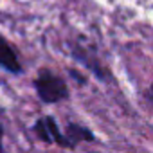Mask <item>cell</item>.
<instances>
[{
    "label": "cell",
    "mask_w": 153,
    "mask_h": 153,
    "mask_svg": "<svg viewBox=\"0 0 153 153\" xmlns=\"http://www.w3.org/2000/svg\"><path fill=\"white\" fill-rule=\"evenodd\" d=\"M33 87H34L38 99L43 105H58V103L68 99V96H70L67 81L51 68L38 70L36 78L33 79Z\"/></svg>",
    "instance_id": "6da1fadb"
},
{
    "label": "cell",
    "mask_w": 153,
    "mask_h": 153,
    "mask_svg": "<svg viewBox=\"0 0 153 153\" xmlns=\"http://www.w3.org/2000/svg\"><path fill=\"white\" fill-rule=\"evenodd\" d=\"M70 54H72V58L78 63L87 67L96 79H99L103 83H112L114 81V76H112L110 68L99 59L97 52L92 47H85V45H79V43H74L70 47Z\"/></svg>",
    "instance_id": "7a4b0ae2"
},
{
    "label": "cell",
    "mask_w": 153,
    "mask_h": 153,
    "mask_svg": "<svg viewBox=\"0 0 153 153\" xmlns=\"http://www.w3.org/2000/svg\"><path fill=\"white\" fill-rule=\"evenodd\" d=\"M33 131L45 144H56V146H59L63 149H70V146H68L63 131L59 130V126H58V123H56V119L52 115H42V117H38L34 121V124H33Z\"/></svg>",
    "instance_id": "3957f363"
},
{
    "label": "cell",
    "mask_w": 153,
    "mask_h": 153,
    "mask_svg": "<svg viewBox=\"0 0 153 153\" xmlns=\"http://www.w3.org/2000/svg\"><path fill=\"white\" fill-rule=\"evenodd\" d=\"M0 68H4L6 72H9L13 76L24 74V67L20 63L18 52L7 42V38L4 34H0Z\"/></svg>",
    "instance_id": "277c9868"
},
{
    "label": "cell",
    "mask_w": 153,
    "mask_h": 153,
    "mask_svg": "<svg viewBox=\"0 0 153 153\" xmlns=\"http://www.w3.org/2000/svg\"><path fill=\"white\" fill-rule=\"evenodd\" d=\"M63 135H65L70 149H76L78 144H81V142H94L96 140L94 131L88 126H83L79 123H67Z\"/></svg>",
    "instance_id": "5b68a950"
},
{
    "label": "cell",
    "mask_w": 153,
    "mask_h": 153,
    "mask_svg": "<svg viewBox=\"0 0 153 153\" xmlns=\"http://www.w3.org/2000/svg\"><path fill=\"white\" fill-rule=\"evenodd\" d=\"M68 74H70V78H72V79L78 81V85H81V87H83V85L87 83V78H85V76H81L76 68H68Z\"/></svg>",
    "instance_id": "8992f818"
},
{
    "label": "cell",
    "mask_w": 153,
    "mask_h": 153,
    "mask_svg": "<svg viewBox=\"0 0 153 153\" xmlns=\"http://www.w3.org/2000/svg\"><path fill=\"white\" fill-rule=\"evenodd\" d=\"M144 101H146V103L153 108V83L146 88V92H144Z\"/></svg>",
    "instance_id": "52a82bcc"
},
{
    "label": "cell",
    "mask_w": 153,
    "mask_h": 153,
    "mask_svg": "<svg viewBox=\"0 0 153 153\" xmlns=\"http://www.w3.org/2000/svg\"><path fill=\"white\" fill-rule=\"evenodd\" d=\"M2 139H4V126L0 123V148H2Z\"/></svg>",
    "instance_id": "ba28073f"
}]
</instances>
